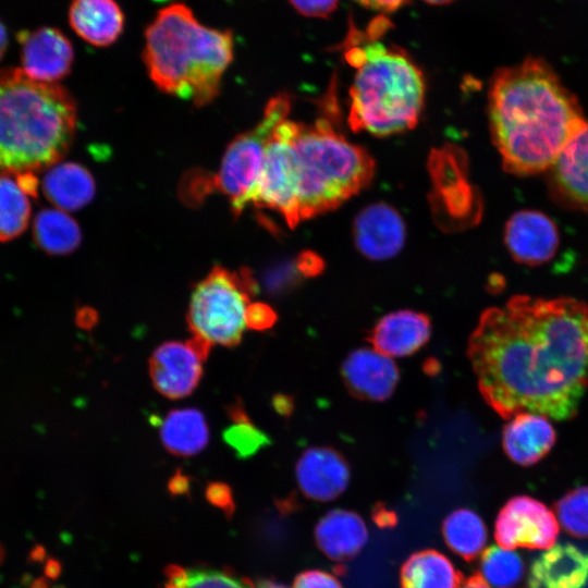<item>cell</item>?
Segmentation results:
<instances>
[{
    "mask_svg": "<svg viewBox=\"0 0 588 588\" xmlns=\"http://www.w3.org/2000/svg\"><path fill=\"white\" fill-rule=\"evenodd\" d=\"M467 356L483 400L502 418L569 420L588 388V305L515 295L482 311Z\"/></svg>",
    "mask_w": 588,
    "mask_h": 588,
    "instance_id": "6da1fadb",
    "label": "cell"
},
{
    "mask_svg": "<svg viewBox=\"0 0 588 588\" xmlns=\"http://www.w3.org/2000/svg\"><path fill=\"white\" fill-rule=\"evenodd\" d=\"M492 140L516 175L548 170L586 123L576 97L542 58L500 68L488 94Z\"/></svg>",
    "mask_w": 588,
    "mask_h": 588,
    "instance_id": "7a4b0ae2",
    "label": "cell"
},
{
    "mask_svg": "<svg viewBox=\"0 0 588 588\" xmlns=\"http://www.w3.org/2000/svg\"><path fill=\"white\" fill-rule=\"evenodd\" d=\"M389 25L383 15L364 30L351 24L342 44L345 60L356 69L348 112V123L355 132L399 134L413 128L422 110L421 70L405 50L379 40Z\"/></svg>",
    "mask_w": 588,
    "mask_h": 588,
    "instance_id": "3957f363",
    "label": "cell"
},
{
    "mask_svg": "<svg viewBox=\"0 0 588 588\" xmlns=\"http://www.w3.org/2000/svg\"><path fill=\"white\" fill-rule=\"evenodd\" d=\"M76 128V105L57 83L20 68L0 71V172L35 173L58 163Z\"/></svg>",
    "mask_w": 588,
    "mask_h": 588,
    "instance_id": "277c9868",
    "label": "cell"
},
{
    "mask_svg": "<svg viewBox=\"0 0 588 588\" xmlns=\"http://www.w3.org/2000/svg\"><path fill=\"white\" fill-rule=\"evenodd\" d=\"M144 62L154 84L163 93L211 102L233 59V36L203 25L183 3L158 11L145 30Z\"/></svg>",
    "mask_w": 588,
    "mask_h": 588,
    "instance_id": "5b68a950",
    "label": "cell"
},
{
    "mask_svg": "<svg viewBox=\"0 0 588 588\" xmlns=\"http://www.w3.org/2000/svg\"><path fill=\"white\" fill-rule=\"evenodd\" d=\"M302 220L335 209L366 187L375 172L371 156L348 142L327 119L294 124Z\"/></svg>",
    "mask_w": 588,
    "mask_h": 588,
    "instance_id": "8992f818",
    "label": "cell"
},
{
    "mask_svg": "<svg viewBox=\"0 0 588 588\" xmlns=\"http://www.w3.org/2000/svg\"><path fill=\"white\" fill-rule=\"evenodd\" d=\"M257 291L249 269L231 271L215 266L191 295L186 316L191 332L212 345H238L245 328L246 307Z\"/></svg>",
    "mask_w": 588,
    "mask_h": 588,
    "instance_id": "52a82bcc",
    "label": "cell"
},
{
    "mask_svg": "<svg viewBox=\"0 0 588 588\" xmlns=\"http://www.w3.org/2000/svg\"><path fill=\"white\" fill-rule=\"evenodd\" d=\"M290 109L291 99L287 94H279L270 99L261 120L232 140L218 173L208 176L210 193L217 189L226 196L233 215L238 216L250 203L266 148L277 126L287 119Z\"/></svg>",
    "mask_w": 588,
    "mask_h": 588,
    "instance_id": "ba28073f",
    "label": "cell"
},
{
    "mask_svg": "<svg viewBox=\"0 0 588 588\" xmlns=\"http://www.w3.org/2000/svg\"><path fill=\"white\" fill-rule=\"evenodd\" d=\"M295 122H281L266 148L250 203L280 213L290 228L299 221L298 162L293 145Z\"/></svg>",
    "mask_w": 588,
    "mask_h": 588,
    "instance_id": "9c48e42d",
    "label": "cell"
},
{
    "mask_svg": "<svg viewBox=\"0 0 588 588\" xmlns=\"http://www.w3.org/2000/svg\"><path fill=\"white\" fill-rule=\"evenodd\" d=\"M559 522L542 502L528 495L511 498L499 512L494 538L499 547L548 550L555 544Z\"/></svg>",
    "mask_w": 588,
    "mask_h": 588,
    "instance_id": "30bf717a",
    "label": "cell"
},
{
    "mask_svg": "<svg viewBox=\"0 0 588 588\" xmlns=\"http://www.w3.org/2000/svg\"><path fill=\"white\" fill-rule=\"evenodd\" d=\"M21 70L42 83H57L72 69L74 50L70 39L52 26H41L17 34Z\"/></svg>",
    "mask_w": 588,
    "mask_h": 588,
    "instance_id": "8fae6325",
    "label": "cell"
},
{
    "mask_svg": "<svg viewBox=\"0 0 588 588\" xmlns=\"http://www.w3.org/2000/svg\"><path fill=\"white\" fill-rule=\"evenodd\" d=\"M203 362L187 341L162 343L149 359V376L154 388L171 400L188 396L203 377Z\"/></svg>",
    "mask_w": 588,
    "mask_h": 588,
    "instance_id": "7c38bea8",
    "label": "cell"
},
{
    "mask_svg": "<svg viewBox=\"0 0 588 588\" xmlns=\"http://www.w3.org/2000/svg\"><path fill=\"white\" fill-rule=\"evenodd\" d=\"M504 242L517 262L540 266L555 255L560 245V234L555 223L544 213L522 210L507 221Z\"/></svg>",
    "mask_w": 588,
    "mask_h": 588,
    "instance_id": "4fadbf2b",
    "label": "cell"
},
{
    "mask_svg": "<svg viewBox=\"0 0 588 588\" xmlns=\"http://www.w3.org/2000/svg\"><path fill=\"white\" fill-rule=\"evenodd\" d=\"M548 185L561 205L588 211V120L548 169Z\"/></svg>",
    "mask_w": 588,
    "mask_h": 588,
    "instance_id": "5bb4252c",
    "label": "cell"
},
{
    "mask_svg": "<svg viewBox=\"0 0 588 588\" xmlns=\"http://www.w3.org/2000/svg\"><path fill=\"white\" fill-rule=\"evenodd\" d=\"M341 375L354 397L371 402L388 400L400 380L399 367L389 356L366 347L346 356Z\"/></svg>",
    "mask_w": 588,
    "mask_h": 588,
    "instance_id": "9a60e30c",
    "label": "cell"
},
{
    "mask_svg": "<svg viewBox=\"0 0 588 588\" xmlns=\"http://www.w3.org/2000/svg\"><path fill=\"white\" fill-rule=\"evenodd\" d=\"M295 476L306 498L328 502L346 490L351 470L346 458L338 450L315 446L303 452L296 463Z\"/></svg>",
    "mask_w": 588,
    "mask_h": 588,
    "instance_id": "2e32d148",
    "label": "cell"
},
{
    "mask_svg": "<svg viewBox=\"0 0 588 588\" xmlns=\"http://www.w3.org/2000/svg\"><path fill=\"white\" fill-rule=\"evenodd\" d=\"M354 240L364 256L373 260L391 258L404 245V221L393 207L372 204L355 218Z\"/></svg>",
    "mask_w": 588,
    "mask_h": 588,
    "instance_id": "e0dca14e",
    "label": "cell"
},
{
    "mask_svg": "<svg viewBox=\"0 0 588 588\" xmlns=\"http://www.w3.org/2000/svg\"><path fill=\"white\" fill-rule=\"evenodd\" d=\"M430 318L419 311L403 309L377 321L367 340L389 357H405L419 351L430 339Z\"/></svg>",
    "mask_w": 588,
    "mask_h": 588,
    "instance_id": "ac0fdd59",
    "label": "cell"
},
{
    "mask_svg": "<svg viewBox=\"0 0 588 588\" xmlns=\"http://www.w3.org/2000/svg\"><path fill=\"white\" fill-rule=\"evenodd\" d=\"M588 584V551L572 543L554 544L531 564L529 588H584Z\"/></svg>",
    "mask_w": 588,
    "mask_h": 588,
    "instance_id": "d6986e66",
    "label": "cell"
},
{
    "mask_svg": "<svg viewBox=\"0 0 588 588\" xmlns=\"http://www.w3.org/2000/svg\"><path fill=\"white\" fill-rule=\"evenodd\" d=\"M556 432L548 417L519 413L510 418L502 432V448L507 457L520 466H531L553 448Z\"/></svg>",
    "mask_w": 588,
    "mask_h": 588,
    "instance_id": "ffe728a7",
    "label": "cell"
},
{
    "mask_svg": "<svg viewBox=\"0 0 588 588\" xmlns=\"http://www.w3.org/2000/svg\"><path fill=\"white\" fill-rule=\"evenodd\" d=\"M68 17L76 35L95 47L112 45L125 21L115 0H72Z\"/></svg>",
    "mask_w": 588,
    "mask_h": 588,
    "instance_id": "44dd1931",
    "label": "cell"
},
{
    "mask_svg": "<svg viewBox=\"0 0 588 588\" xmlns=\"http://www.w3.org/2000/svg\"><path fill=\"white\" fill-rule=\"evenodd\" d=\"M318 548L333 561H346L360 552L368 540L367 526L355 512L336 509L328 512L315 527Z\"/></svg>",
    "mask_w": 588,
    "mask_h": 588,
    "instance_id": "7402d4cb",
    "label": "cell"
},
{
    "mask_svg": "<svg viewBox=\"0 0 588 588\" xmlns=\"http://www.w3.org/2000/svg\"><path fill=\"white\" fill-rule=\"evenodd\" d=\"M95 187L90 172L75 162L56 163L49 168L42 180L46 198L63 211L77 210L89 204L95 195Z\"/></svg>",
    "mask_w": 588,
    "mask_h": 588,
    "instance_id": "603a6c76",
    "label": "cell"
},
{
    "mask_svg": "<svg viewBox=\"0 0 588 588\" xmlns=\"http://www.w3.org/2000/svg\"><path fill=\"white\" fill-rule=\"evenodd\" d=\"M160 438L173 455L188 457L201 452L209 441V428L197 408H175L161 422Z\"/></svg>",
    "mask_w": 588,
    "mask_h": 588,
    "instance_id": "cb8c5ba5",
    "label": "cell"
},
{
    "mask_svg": "<svg viewBox=\"0 0 588 588\" xmlns=\"http://www.w3.org/2000/svg\"><path fill=\"white\" fill-rule=\"evenodd\" d=\"M461 585L460 572L436 550L413 553L401 568L402 588H460Z\"/></svg>",
    "mask_w": 588,
    "mask_h": 588,
    "instance_id": "d4e9b609",
    "label": "cell"
},
{
    "mask_svg": "<svg viewBox=\"0 0 588 588\" xmlns=\"http://www.w3.org/2000/svg\"><path fill=\"white\" fill-rule=\"evenodd\" d=\"M33 236L39 248L50 255H66L81 243L76 221L61 209H44L34 219Z\"/></svg>",
    "mask_w": 588,
    "mask_h": 588,
    "instance_id": "484cf974",
    "label": "cell"
},
{
    "mask_svg": "<svg viewBox=\"0 0 588 588\" xmlns=\"http://www.w3.org/2000/svg\"><path fill=\"white\" fill-rule=\"evenodd\" d=\"M442 534L448 547L466 561L481 554L488 539L481 517L469 509L450 513L442 524Z\"/></svg>",
    "mask_w": 588,
    "mask_h": 588,
    "instance_id": "4316f807",
    "label": "cell"
},
{
    "mask_svg": "<svg viewBox=\"0 0 588 588\" xmlns=\"http://www.w3.org/2000/svg\"><path fill=\"white\" fill-rule=\"evenodd\" d=\"M30 215V196L16 174L0 172V242L22 234L28 226Z\"/></svg>",
    "mask_w": 588,
    "mask_h": 588,
    "instance_id": "83f0119b",
    "label": "cell"
},
{
    "mask_svg": "<svg viewBox=\"0 0 588 588\" xmlns=\"http://www.w3.org/2000/svg\"><path fill=\"white\" fill-rule=\"evenodd\" d=\"M163 588H255V585L230 571L170 565L164 569Z\"/></svg>",
    "mask_w": 588,
    "mask_h": 588,
    "instance_id": "f1b7e54d",
    "label": "cell"
},
{
    "mask_svg": "<svg viewBox=\"0 0 588 588\" xmlns=\"http://www.w3.org/2000/svg\"><path fill=\"white\" fill-rule=\"evenodd\" d=\"M478 574L491 588H516L524 577L525 564L515 551L492 546L481 555Z\"/></svg>",
    "mask_w": 588,
    "mask_h": 588,
    "instance_id": "f546056e",
    "label": "cell"
},
{
    "mask_svg": "<svg viewBox=\"0 0 588 588\" xmlns=\"http://www.w3.org/2000/svg\"><path fill=\"white\" fill-rule=\"evenodd\" d=\"M554 512L567 534L588 538V486H580L565 493L554 504Z\"/></svg>",
    "mask_w": 588,
    "mask_h": 588,
    "instance_id": "4dcf8cb0",
    "label": "cell"
},
{
    "mask_svg": "<svg viewBox=\"0 0 588 588\" xmlns=\"http://www.w3.org/2000/svg\"><path fill=\"white\" fill-rule=\"evenodd\" d=\"M222 439L238 458L252 457L271 444L269 436L259 429L250 417L232 422L222 431Z\"/></svg>",
    "mask_w": 588,
    "mask_h": 588,
    "instance_id": "1f68e13d",
    "label": "cell"
},
{
    "mask_svg": "<svg viewBox=\"0 0 588 588\" xmlns=\"http://www.w3.org/2000/svg\"><path fill=\"white\" fill-rule=\"evenodd\" d=\"M278 320L275 310L262 302L249 303L245 310V326L252 330L265 331Z\"/></svg>",
    "mask_w": 588,
    "mask_h": 588,
    "instance_id": "d6a6232c",
    "label": "cell"
},
{
    "mask_svg": "<svg viewBox=\"0 0 588 588\" xmlns=\"http://www.w3.org/2000/svg\"><path fill=\"white\" fill-rule=\"evenodd\" d=\"M293 588H343L339 579L332 574L310 569L298 574L294 580Z\"/></svg>",
    "mask_w": 588,
    "mask_h": 588,
    "instance_id": "836d02e7",
    "label": "cell"
},
{
    "mask_svg": "<svg viewBox=\"0 0 588 588\" xmlns=\"http://www.w3.org/2000/svg\"><path fill=\"white\" fill-rule=\"evenodd\" d=\"M289 2L302 15L326 19L335 11L339 0H289Z\"/></svg>",
    "mask_w": 588,
    "mask_h": 588,
    "instance_id": "e575fe53",
    "label": "cell"
},
{
    "mask_svg": "<svg viewBox=\"0 0 588 588\" xmlns=\"http://www.w3.org/2000/svg\"><path fill=\"white\" fill-rule=\"evenodd\" d=\"M206 499L230 515L234 510L231 488L223 482H210L206 488Z\"/></svg>",
    "mask_w": 588,
    "mask_h": 588,
    "instance_id": "d590c367",
    "label": "cell"
},
{
    "mask_svg": "<svg viewBox=\"0 0 588 588\" xmlns=\"http://www.w3.org/2000/svg\"><path fill=\"white\" fill-rule=\"evenodd\" d=\"M297 266L299 271L306 277L317 275L323 269L322 260L318 256L309 252L301 255Z\"/></svg>",
    "mask_w": 588,
    "mask_h": 588,
    "instance_id": "8d00e7d4",
    "label": "cell"
},
{
    "mask_svg": "<svg viewBox=\"0 0 588 588\" xmlns=\"http://www.w3.org/2000/svg\"><path fill=\"white\" fill-rule=\"evenodd\" d=\"M409 2L411 0H363L360 5L380 11L381 13H392Z\"/></svg>",
    "mask_w": 588,
    "mask_h": 588,
    "instance_id": "74e56055",
    "label": "cell"
},
{
    "mask_svg": "<svg viewBox=\"0 0 588 588\" xmlns=\"http://www.w3.org/2000/svg\"><path fill=\"white\" fill-rule=\"evenodd\" d=\"M271 404L275 413L283 417H290L294 409V399L284 393L273 395Z\"/></svg>",
    "mask_w": 588,
    "mask_h": 588,
    "instance_id": "f35d334b",
    "label": "cell"
},
{
    "mask_svg": "<svg viewBox=\"0 0 588 588\" xmlns=\"http://www.w3.org/2000/svg\"><path fill=\"white\" fill-rule=\"evenodd\" d=\"M189 486L188 477L177 470L169 481V490L175 494L187 492Z\"/></svg>",
    "mask_w": 588,
    "mask_h": 588,
    "instance_id": "ab89813d",
    "label": "cell"
},
{
    "mask_svg": "<svg viewBox=\"0 0 588 588\" xmlns=\"http://www.w3.org/2000/svg\"><path fill=\"white\" fill-rule=\"evenodd\" d=\"M98 321V314L95 309L84 307L77 313V323L84 329H91Z\"/></svg>",
    "mask_w": 588,
    "mask_h": 588,
    "instance_id": "60d3db41",
    "label": "cell"
},
{
    "mask_svg": "<svg viewBox=\"0 0 588 588\" xmlns=\"http://www.w3.org/2000/svg\"><path fill=\"white\" fill-rule=\"evenodd\" d=\"M460 588H491L477 573L469 578H467L464 583H462Z\"/></svg>",
    "mask_w": 588,
    "mask_h": 588,
    "instance_id": "b9f144b4",
    "label": "cell"
},
{
    "mask_svg": "<svg viewBox=\"0 0 588 588\" xmlns=\"http://www.w3.org/2000/svg\"><path fill=\"white\" fill-rule=\"evenodd\" d=\"M9 45V36L5 25L0 20V60L3 58Z\"/></svg>",
    "mask_w": 588,
    "mask_h": 588,
    "instance_id": "7bdbcfd3",
    "label": "cell"
},
{
    "mask_svg": "<svg viewBox=\"0 0 588 588\" xmlns=\"http://www.w3.org/2000/svg\"><path fill=\"white\" fill-rule=\"evenodd\" d=\"M60 571H61L60 565L56 560L50 559L47 561L46 566H45V573L49 578H52V579L57 578Z\"/></svg>",
    "mask_w": 588,
    "mask_h": 588,
    "instance_id": "ee69618b",
    "label": "cell"
},
{
    "mask_svg": "<svg viewBox=\"0 0 588 588\" xmlns=\"http://www.w3.org/2000/svg\"><path fill=\"white\" fill-rule=\"evenodd\" d=\"M255 585V588H289L278 581L271 579H259Z\"/></svg>",
    "mask_w": 588,
    "mask_h": 588,
    "instance_id": "f6af8a7d",
    "label": "cell"
},
{
    "mask_svg": "<svg viewBox=\"0 0 588 588\" xmlns=\"http://www.w3.org/2000/svg\"><path fill=\"white\" fill-rule=\"evenodd\" d=\"M424 370L430 375V376H433L436 375L437 372H439L440 370V365L438 363V360L436 359H427L425 365H424Z\"/></svg>",
    "mask_w": 588,
    "mask_h": 588,
    "instance_id": "bcb514c9",
    "label": "cell"
},
{
    "mask_svg": "<svg viewBox=\"0 0 588 588\" xmlns=\"http://www.w3.org/2000/svg\"><path fill=\"white\" fill-rule=\"evenodd\" d=\"M42 556H44V551L40 547H36L30 553V558L35 561L41 560Z\"/></svg>",
    "mask_w": 588,
    "mask_h": 588,
    "instance_id": "7dc6e473",
    "label": "cell"
},
{
    "mask_svg": "<svg viewBox=\"0 0 588 588\" xmlns=\"http://www.w3.org/2000/svg\"><path fill=\"white\" fill-rule=\"evenodd\" d=\"M29 588H47V581L42 578H38L32 583Z\"/></svg>",
    "mask_w": 588,
    "mask_h": 588,
    "instance_id": "c3c4849f",
    "label": "cell"
},
{
    "mask_svg": "<svg viewBox=\"0 0 588 588\" xmlns=\"http://www.w3.org/2000/svg\"><path fill=\"white\" fill-rule=\"evenodd\" d=\"M422 1L432 5H443V4H449L455 0H422Z\"/></svg>",
    "mask_w": 588,
    "mask_h": 588,
    "instance_id": "681fc988",
    "label": "cell"
},
{
    "mask_svg": "<svg viewBox=\"0 0 588 588\" xmlns=\"http://www.w3.org/2000/svg\"><path fill=\"white\" fill-rule=\"evenodd\" d=\"M3 556H4V551H3V548L0 544V562H2Z\"/></svg>",
    "mask_w": 588,
    "mask_h": 588,
    "instance_id": "f907efd6",
    "label": "cell"
},
{
    "mask_svg": "<svg viewBox=\"0 0 588 588\" xmlns=\"http://www.w3.org/2000/svg\"><path fill=\"white\" fill-rule=\"evenodd\" d=\"M355 2H357L358 4H360L362 0H354Z\"/></svg>",
    "mask_w": 588,
    "mask_h": 588,
    "instance_id": "816d5d0a",
    "label": "cell"
}]
</instances>
